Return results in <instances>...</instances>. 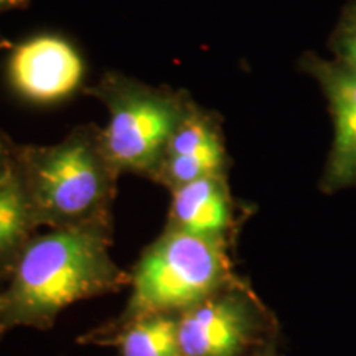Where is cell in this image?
<instances>
[{
  "label": "cell",
  "instance_id": "6da1fadb",
  "mask_svg": "<svg viewBox=\"0 0 356 356\" xmlns=\"http://www.w3.org/2000/svg\"><path fill=\"white\" fill-rule=\"evenodd\" d=\"M113 226L35 234L0 291V340L17 327L50 330L76 302L119 292L131 273L111 257Z\"/></svg>",
  "mask_w": 356,
  "mask_h": 356
},
{
  "label": "cell",
  "instance_id": "7a4b0ae2",
  "mask_svg": "<svg viewBox=\"0 0 356 356\" xmlns=\"http://www.w3.org/2000/svg\"><path fill=\"white\" fill-rule=\"evenodd\" d=\"M15 165L38 228L113 226L119 172L99 127L79 126L51 145H17Z\"/></svg>",
  "mask_w": 356,
  "mask_h": 356
},
{
  "label": "cell",
  "instance_id": "3957f363",
  "mask_svg": "<svg viewBox=\"0 0 356 356\" xmlns=\"http://www.w3.org/2000/svg\"><path fill=\"white\" fill-rule=\"evenodd\" d=\"M226 244L163 228L131 270V296L113 323L147 315H180L239 277Z\"/></svg>",
  "mask_w": 356,
  "mask_h": 356
},
{
  "label": "cell",
  "instance_id": "277c9868",
  "mask_svg": "<svg viewBox=\"0 0 356 356\" xmlns=\"http://www.w3.org/2000/svg\"><path fill=\"white\" fill-rule=\"evenodd\" d=\"M88 92L108 108L101 142L119 175L154 180L168 140L193 101L184 91L155 88L119 73L104 74Z\"/></svg>",
  "mask_w": 356,
  "mask_h": 356
},
{
  "label": "cell",
  "instance_id": "5b68a950",
  "mask_svg": "<svg viewBox=\"0 0 356 356\" xmlns=\"http://www.w3.org/2000/svg\"><path fill=\"white\" fill-rule=\"evenodd\" d=\"M274 338V315L241 277L178 315L181 356H251Z\"/></svg>",
  "mask_w": 356,
  "mask_h": 356
},
{
  "label": "cell",
  "instance_id": "8992f818",
  "mask_svg": "<svg viewBox=\"0 0 356 356\" xmlns=\"http://www.w3.org/2000/svg\"><path fill=\"white\" fill-rule=\"evenodd\" d=\"M7 78L22 99L33 104H55L81 86L84 61L66 38L37 35L13 48Z\"/></svg>",
  "mask_w": 356,
  "mask_h": 356
},
{
  "label": "cell",
  "instance_id": "52a82bcc",
  "mask_svg": "<svg viewBox=\"0 0 356 356\" xmlns=\"http://www.w3.org/2000/svg\"><path fill=\"white\" fill-rule=\"evenodd\" d=\"M228 163L220 124L211 114L191 102L168 140L152 181L172 191L198 178L226 175Z\"/></svg>",
  "mask_w": 356,
  "mask_h": 356
},
{
  "label": "cell",
  "instance_id": "ba28073f",
  "mask_svg": "<svg viewBox=\"0 0 356 356\" xmlns=\"http://www.w3.org/2000/svg\"><path fill=\"white\" fill-rule=\"evenodd\" d=\"M307 66L322 84L335 122V139L322 188L335 191L356 186V71L340 61L332 63L318 58H310Z\"/></svg>",
  "mask_w": 356,
  "mask_h": 356
},
{
  "label": "cell",
  "instance_id": "9c48e42d",
  "mask_svg": "<svg viewBox=\"0 0 356 356\" xmlns=\"http://www.w3.org/2000/svg\"><path fill=\"white\" fill-rule=\"evenodd\" d=\"M167 229L233 246L238 228L236 204L226 175L203 177L172 190Z\"/></svg>",
  "mask_w": 356,
  "mask_h": 356
},
{
  "label": "cell",
  "instance_id": "30bf717a",
  "mask_svg": "<svg viewBox=\"0 0 356 356\" xmlns=\"http://www.w3.org/2000/svg\"><path fill=\"white\" fill-rule=\"evenodd\" d=\"M84 345H111L119 356H181L178 315L157 314L124 323L106 322L79 338Z\"/></svg>",
  "mask_w": 356,
  "mask_h": 356
},
{
  "label": "cell",
  "instance_id": "8fae6325",
  "mask_svg": "<svg viewBox=\"0 0 356 356\" xmlns=\"http://www.w3.org/2000/svg\"><path fill=\"white\" fill-rule=\"evenodd\" d=\"M37 229L38 225L13 159L12 167L0 177V277L6 282Z\"/></svg>",
  "mask_w": 356,
  "mask_h": 356
},
{
  "label": "cell",
  "instance_id": "7c38bea8",
  "mask_svg": "<svg viewBox=\"0 0 356 356\" xmlns=\"http://www.w3.org/2000/svg\"><path fill=\"white\" fill-rule=\"evenodd\" d=\"M337 53L341 65L356 71V7L346 15L341 25L337 37Z\"/></svg>",
  "mask_w": 356,
  "mask_h": 356
},
{
  "label": "cell",
  "instance_id": "4fadbf2b",
  "mask_svg": "<svg viewBox=\"0 0 356 356\" xmlns=\"http://www.w3.org/2000/svg\"><path fill=\"white\" fill-rule=\"evenodd\" d=\"M15 147L17 144H13L10 137L0 132V177L12 167L13 159H15Z\"/></svg>",
  "mask_w": 356,
  "mask_h": 356
},
{
  "label": "cell",
  "instance_id": "5bb4252c",
  "mask_svg": "<svg viewBox=\"0 0 356 356\" xmlns=\"http://www.w3.org/2000/svg\"><path fill=\"white\" fill-rule=\"evenodd\" d=\"M251 356H280L279 355V350H277V338H274V340H270L269 343H266L262 348H259L256 351L254 355Z\"/></svg>",
  "mask_w": 356,
  "mask_h": 356
},
{
  "label": "cell",
  "instance_id": "9a60e30c",
  "mask_svg": "<svg viewBox=\"0 0 356 356\" xmlns=\"http://www.w3.org/2000/svg\"><path fill=\"white\" fill-rule=\"evenodd\" d=\"M26 2H29V0H0V13L24 7Z\"/></svg>",
  "mask_w": 356,
  "mask_h": 356
},
{
  "label": "cell",
  "instance_id": "2e32d148",
  "mask_svg": "<svg viewBox=\"0 0 356 356\" xmlns=\"http://www.w3.org/2000/svg\"><path fill=\"white\" fill-rule=\"evenodd\" d=\"M6 286V280H3L2 277H0V291H2V287Z\"/></svg>",
  "mask_w": 356,
  "mask_h": 356
}]
</instances>
